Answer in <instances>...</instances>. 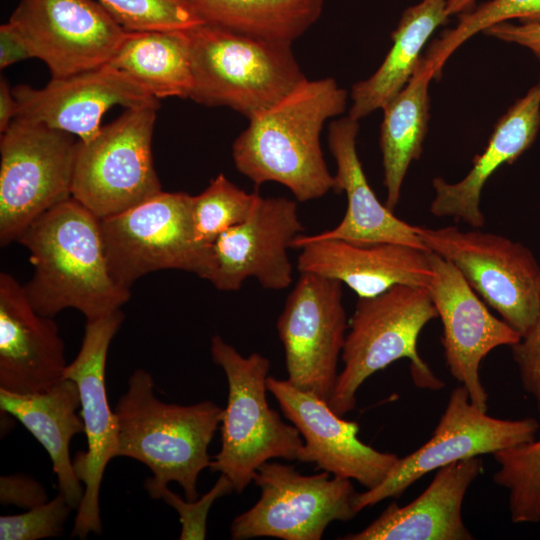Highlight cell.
Instances as JSON below:
<instances>
[{
	"mask_svg": "<svg viewBox=\"0 0 540 540\" xmlns=\"http://www.w3.org/2000/svg\"><path fill=\"white\" fill-rule=\"evenodd\" d=\"M123 320L121 309L86 320L80 350L64 374V378L72 379L78 385L88 444L87 451L78 452L73 460L75 473L84 485L71 532V537L79 539L102 532L100 487L105 468L112 458L117 457L118 449V423L108 402L105 369L110 343Z\"/></svg>",
	"mask_w": 540,
	"mask_h": 540,
	"instance_id": "5bb4252c",
	"label": "cell"
},
{
	"mask_svg": "<svg viewBox=\"0 0 540 540\" xmlns=\"http://www.w3.org/2000/svg\"><path fill=\"white\" fill-rule=\"evenodd\" d=\"M114 412L118 423L117 457L146 465L152 477L145 489L160 499L170 482L183 489L185 499L199 498L198 478L209 468L208 447L220 426L223 408L212 401L169 404L154 393V381L144 369L135 370Z\"/></svg>",
	"mask_w": 540,
	"mask_h": 540,
	"instance_id": "3957f363",
	"label": "cell"
},
{
	"mask_svg": "<svg viewBox=\"0 0 540 540\" xmlns=\"http://www.w3.org/2000/svg\"><path fill=\"white\" fill-rule=\"evenodd\" d=\"M475 0H446V9L449 16L468 12Z\"/></svg>",
	"mask_w": 540,
	"mask_h": 540,
	"instance_id": "60d3db41",
	"label": "cell"
},
{
	"mask_svg": "<svg viewBox=\"0 0 540 540\" xmlns=\"http://www.w3.org/2000/svg\"><path fill=\"white\" fill-rule=\"evenodd\" d=\"M157 109L128 108L94 138L78 140L71 195L99 219L162 191L151 149Z\"/></svg>",
	"mask_w": 540,
	"mask_h": 540,
	"instance_id": "52a82bcc",
	"label": "cell"
},
{
	"mask_svg": "<svg viewBox=\"0 0 540 540\" xmlns=\"http://www.w3.org/2000/svg\"><path fill=\"white\" fill-rule=\"evenodd\" d=\"M448 17L446 0H422L407 8L391 35L393 44L380 67L353 85L348 116L359 121L400 92L414 74L425 43Z\"/></svg>",
	"mask_w": 540,
	"mask_h": 540,
	"instance_id": "484cf974",
	"label": "cell"
},
{
	"mask_svg": "<svg viewBox=\"0 0 540 540\" xmlns=\"http://www.w3.org/2000/svg\"><path fill=\"white\" fill-rule=\"evenodd\" d=\"M540 428L532 417L495 418L475 406L468 390L457 386L431 438L414 452L400 457L395 468L378 486L357 493L354 507L361 510L402 494L424 475L450 463L494 454L535 439Z\"/></svg>",
	"mask_w": 540,
	"mask_h": 540,
	"instance_id": "7c38bea8",
	"label": "cell"
},
{
	"mask_svg": "<svg viewBox=\"0 0 540 540\" xmlns=\"http://www.w3.org/2000/svg\"><path fill=\"white\" fill-rule=\"evenodd\" d=\"M208 24L292 44L322 14L324 0H185Z\"/></svg>",
	"mask_w": 540,
	"mask_h": 540,
	"instance_id": "f1b7e54d",
	"label": "cell"
},
{
	"mask_svg": "<svg viewBox=\"0 0 540 540\" xmlns=\"http://www.w3.org/2000/svg\"><path fill=\"white\" fill-rule=\"evenodd\" d=\"M8 23L52 78L108 64L128 32L94 0H20Z\"/></svg>",
	"mask_w": 540,
	"mask_h": 540,
	"instance_id": "2e32d148",
	"label": "cell"
},
{
	"mask_svg": "<svg viewBox=\"0 0 540 540\" xmlns=\"http://www.w3.org/2000/svg\"><path fill=\"white\" fill-rule=\"evenodd\" d=\"M190 99L229 107L250 119L306 79L290 43L240 34L208 23L186 30Z\"/></svg>",
	"mask_w": 540,
	"mask_h": 540,
	"instance_id": "277c9868",
	"label": "cell"
},
{
	"mask_svg": "<svg viewBox=\"0 0 540 540\" xmlns=\"http://www.w3.org/2000/svg\"><path fill=\"white\" fill-rule=\"evenodd\" d=\"M234 491L231 481L223 474L214 486L202 497L188 501L166 487L160 496L173 507L181 523V540H203L206 538V521L209 509L216 499Z\"/></svg>",
	"mask_w": 540,
	"mask_h": 540,
	"instance_id": "e575fe53",
	"label": "cell"
},
{
	"mask_svg": "<svg viewBox=\"0 0 540 540\" xmlns=\"http://www.w3.org/2000/svg\"><path fill=\"white\" fill-rule=\"evenodd\" d=\"M297 269L340 281L358 298H371L396 285L428 287V252L394 242L354 244L329 239L298 244Z\"/></svg>",
	"mask_w": 540,
	"mask_h": 540,
	"instance_id": "44dd1931",
	"label": "cell"
},
{
	"mask_svg": "<svg viewBox=\"0 0 540 540\" xmlns=\"http://www.w3.org/2000/svg\"><path fill=\"white\" fill-rule=\"evenodd\" d=\"M485 35L528 48L540 62V22H502L483 31Z\"/></svg>",
	"mask_w": 540,
	"mask_h": 540,
	"instance_id": "74e56055",
	"label": "cell"
},
{
	"mask_svg": "<svg viewBox=\"0 0 540 540\" xmlns=\"http://www.w3.org/2000/svg\"><path fill=\"white\" fill-rule=\"evenodd\" d=\"M32 58L29 49L19 34L7 22L0 26V68Z\"/></svg>",
	"mask_w": 540,
	"mask_h": 540,
	"instance_id": "f35d334b",
	"label": "cell"
},
{
	"mask_svg": "<svg viewBox=\"0 0 540 540\" xmlns=\"http://www.w3.org/2000/svg\"><path fill=\"white\" fill-rule=\"evenodd\" d=\"M64 342L52 317L40 315L23 285L0 274V389L43 392L64 378Z\"/></svg>",
	"mask_w": 540,
	"mask_h": 540,
	"instance_id": "ffe728a7",
	"label": "cell"
},
{
	"mask_svg": "<svg viewBox=\"0 0 540 540\" xmlns=\"http://www.w3.org/2000/svg\"><path fill=\"white\" fill-rule=\"evenodd\" d=\"M260 498L234 518V540L274 537L283 540H320L334 521L355 517L357 492L350 479L323 471L303 475L295 466L267 461L253 475Z\"/></svg>",
	"mask_w": 540,
	"mask_h": 540,
	"instance_id": "30bf717a",
	"label": "cell"
},
{
	"mask_svg": "<svg viewBox=\"0 0 540 540\" xmlns=\"http://www.w3.org/2000/svg\"><path fill=\"white\" fill-rule=\"evenodd\" d=\"M540 129V75L537 82L517 99L494 126L484 151L476 155L468 174L455 183L441 177L432 181L435 197L430 212L436 217L463 220L481 228L485 217L480 209L485 183L503 164H513L528 150Z\"/></svg>",
	"mask_w": 540,
	"mask_h": 540,
	"instance_id": "cb8c5ba5",
	"label": "cell"
},
{
	"mask_svg": "<svg viewBox=\"0 0 540 540\" xmlns=\"http://www.w3.org/2000/svg\"><path fill=\"white\" fill-rule=\"evenodd\" d=\"M193 196L161 191L117 215L100 219L110 275L130 289L159 270L196 274L203 247L194 239Z\"/></svg>",
	"mask_w": 540,
	"mask_h": 540,
	"instance_id": "8fae6325",
	"label": "cell"
},
{
	"mask_svg": "<svg viewBox=\"0 0 540 540\" xmlns=\"http://www.w3.org/2000/svg\"><path fill=\"white\" fill-rule=\"evenodd\" d=\"M358 131V121L350 116L333 121L328 131L329 149L337 165L334 191H343L347 197L343 219L331 230L314 235L300 234L292 248L306 241L338 239L363 245L402 243L428 251L418 235V226L396 217L370 187L357 154Z\"/></svg>",
	"mask_w": 540,
	"mask_h": 540,
	"instance_id": "7402d4cb",
	"label": "cell"
},
{
	"mask_svg": "<svg viewBox=\"0 0 540 540\" xmlns=\"http://www.w3.org/2000/svg\"><path fill=\"white\" fill-rule=\"evenodd\" d=\"M18 118L44 124L78 137L94 138L101 120L114 105L159 107L158 99L124 72L106 64L66 77L52 78L43 88H12Z\"/></svg>",
	"mask_w": 540,
	"mask_h": 540,
	"instance_id": "d6986e66",
	"label": "cell"
},
{
	"mask_svg": "<svg viewBox=\"0 0 540 540\" xmlns=\"http://www.w3.org/2000/svg\"><path fill=\"white\" fill-rule=\"evenodd\" d=\"M17 242L30 252L34 272L23 287L40 315L73 308L93 320L130 299L110 275L100 219L72 197L36 218Z\"/></svg>",
	"mask_w": 540,
	"mask_h": 540,
	"instance_id": "7a4b0ae2",
	"label": "cell"
},
{
	"mask_svg": "<svg viewBox=\"0 0 540 540\" xmlns=\"http://www.w3.org/2000/svg\"><path fill=\"white\" fill-rule=\"evenodd\" d=\"M108 65L156 99L190 97L193 75L186 30L128 31Z\"/></svg>",
	"mask_w": 540,
	"mask_h": 540,
	"instance_id": "83f0119b",
	"label": "cell"
},
{
	"mask_svg": "<svg viewBox=\"0 0 540 540\" xmlns=\"http://www.w3.org/2000/svg\"><path fill=\"white\" fill-rule=\"evenodd\" d=\"M258 195L257 192H246L224 174H218L202 193L193 196L192 218L196 244L207 246L226 230L244 222Z\"/></svg>",
	"mask_w": 540,
	"mask_h": 540,
	"instance_id": "4dcf8cb0",
	"label": "cell"
},
{
	"mask_svg": "<svg viewBox=\"0 0 540 540\" xmlns=\"http://www.w3.org/2000/svg\"><path fill=\"white\" fill-rule=\"evenodd\" d=\"M267 389L303 438L299 462L313 463L318 470L355 480L366 490L378 486L395 468L398 455L363 443L358 438V423L337 415L328 402L287 379L270 375Z\"/></svg>",
	"mask_w": 540,
	"mask_h": 540,
	"instance_id": "ac0fdd59",
	"label": "cell"
},
{
	"mask_svg": "<svg viewBox=\"0 0 540 540\" xmlns=\"http://www.w3.org/2000/svg\"><path fill=\"white\" fill-rule=\"evenodd\" d=\"M210 351L225 373L228 397L220 423L221 447L209 468L225 475L241 494L261 464L273 458L297 460L304 441L299 430L269 406L268 358L256 352L245 357L219 335L212 337Z\"/></svg>",
	"mask_w": 540,
	"mask_h": 540,
	"instance_id": "8992f818",
	"label": "cell"
},
{
	"mask_svg": "<svg viewBox=\"0 0 540 540\" xmlns=\"http://www.w3.org/2000/svg\"><path fill=\"white\" fill-rule=\"evenodd\" d=\"M303 230L296 202L258 195L244 222L202 248L196 275L221 291H237L248 278L283 290L292 283L288 249Z\"/></svg>",
	"mask_w": 540,
	"mask_h": 540,
	"instance_id": "4fadbf2b",
	"label": "cell"
},
{
	"mask_svg": "<svg viewBox=\"0 0 540 540\" xmlns=\"http://www.w3.org/2000/svg\"><path fill=\"white\" fill-rule=\"evenodd\" d=\"M511 19H519L521 23L540 22V0H491L475 10L460 14L458 24L434 40L423 56L432 64L434 78L441 76L447 59L466 40Z\"/></svg>",
	"mask_w": 540,
	"mask_h": 540,
	"instance_id": "1f68e13d",
	"label": "cell"
},
{
	"mask_svg": "<svg viewBox=\"0 0 540 540\" xmlns=\"http://www.w3.org/2000/svg\"><path fill=\"white\" fill-rule=\"evenodd\" d=\"M483 470L472 457L437 469L425 491L405 506L392 502L367 527L342 540H471L462 505L466 492Z\"/></svg>",
	"mask_w": 540,
	"mask_h": 540,
	"instance_id": "603a6c76",
	"label": "cell"
},
{
	"mask_svg": "<svg viewBox=\"0 0 540 540\" xmlns=\"http://www.w3.org/2000/svg\"><path fill=\"white\" fill-rule=\"evenodd\" d=\"M78 385L63 378L49 389L31 394H16L0 389L1 410L18 419L46 449L57 476L58 489L69 505L79 507L84 494L82 482L70 458L71 439L85 431Z\"/></svg>",
	"mask_w": 540,
	"mask_h": 540,
	"instance_id": "d4e9b609",
	"label": "cell"
},
{
	"mask_svg": "<svg viewBox=\"0 0 540 540\" xmlns=\"http://www.w3.org/2000/svg\"><path fill=\"white\" fill-rule=\"evenodd\" d=\"M432 64L424 57L404 88L383 106L380 148L390 210L397 206L401 188L412 161L420 158L430 118L429 82Z\"/></svg>",
	"mask_w": 540,
	"mask_h": 540,
	"instance_id": "4316f807",
	"label": "cell"
},
{
	"mask_svg": "<svg viewBox=\"0 0 540 540\" xmlns=\"http://www.w3.org/2000/svg\"><path fill=\"white\" fill-rule=\"evenodd\" d=\"M428 257L432 277L427 288L442 322L446 364L451 375L468 390L471 402L487 411L481 362L493 349L516 344L521 335L489 311L451 262L432 251Z\"/></svg>",
	"mask_w": 540,
	"mask_h": 540,
	"instance_id": "e0dca14e",
	"label": "cell"
},
{
	"mask_svg": "<svg viewBox=\"0 0 540 540\" xmlns=\"http://www.w3.org/2000/svg\"><path fill=\"white\" fill-rule=\"evenodd\" d=\"M77 145L70 133L18 117L1 133V247L72 197Z\"/></svg>",
	"mask_w": 540,
	"mask_h": 540,
	"instance_id": "ba28073f",
	"label": "cell"
},
{
	"mask_svg": "<svg viewBox=\"0 0 540 540\" xmlns=\"http://www.w3.org/2000/svg\"><path fill=\"white\" fill-rule=\"evenodd\" d=\"M0 501L2 505H15L31 509L48 501L45 488L35 479L23 474L1 476Z\"/></svg>",
	"mask_w": 540,
	"mask_h": 540,
	"instance_id": "8d00e7d4",
	"label": "cell"
},
{
	"mask_svg": "<svg viewBox=\"0 0 540 540\" xmlns=\"http://www.w3.org/2000/svg\"><path fill=\"white\" fill-rule=\"evenodd\" d=\"M511 350L522 387L533 398L540 420V308L532 327Z\"/></svg>",
	"mask_w": 540,
	"mask_h": 540,
	"instance_id": "d590c367",
	"label": "cell"
},
{
	"mask_svg": "<svg viewBox=\"0 0 540 540\" xmlns=\"http://www.w3.org/2000/svg\"><path fill=\"white\" fill-rule=\"evenodd\" d=\"M18 104L8 82L1 78L0 81V132L3 133L16 118Z\"/></svg>",
	"mask_w": 540,
	"mask_h": 540,
	"instance_id": "ab89813d",
	"label": "cell"
},
{
	"mask_svg": "<svg viewBox=\"0 0 540 540\" xmlns=\"http://www.w3.org/2000/svg\"><path fill=\"white\" fill-rule=\"evenodd\" d=\"M127 31L188 30L205 23L185 0H98Z\"/></svg>",
	"mask_w": 540,
	"mask_h": 540,
	"instance_id": "d6a6232c",
	"label": "cell"
},
{
	"mask_svg": "<svg viewBox=\"0 0 540 540\" xmlns=\"http://www.w3.org/2000/svg\"><path fill=\"white\" fill-rule=\"evenodd\" d=\"M346 105L347 92L333 78H306L249 119L232 146L236 169L256 185L282 184L301 202L334 191L320 135L325 122Z\"/></svg>",
	"mask_w": 540,
	"mask_h": 540,
	"instance_id": "6da1fadb",
	"label": "cell"
},
{
	"mask_svg": "<svg viewBox=\"0 0 540 540\" xmlns=\"http://www.w3.org/2000/svg\"><path fill=\"white\" fill-rule=\"evenodd\" d=\"M438 317L428 288L396 285L371 298H358L348 322L341 359L343 370L328 401L344 416L356 406V394L372 374L391 363L408 358L414 384L438 390L444 386L418 353L421 330Z\"/></svg>",
	"mask_w": 540,
	"mask_h": 540,
	"instance_id": "5b68a950",
	"label": "cell"
},
{
	"mask_svg": "<svg viewBox=\"0 0 540 540\" xmlns=\"http://www.w3.org/2000/svg\"><path fill=\"white\" fill-rule=\"evenodd\" d=\"M348 327L342 283L300 273L277 320L287 380L328 402Z\"/></svg>",
	"mask_w": 540,
	"mask_h": 540,
	"instance_id": "9a60e30c",
	"label": "cell"
},
{
	"mask_svg": "<svg viewBox=\"0 0 540 540\" xmlns=\"http://www.w3.org/2000/svg\"><path fill=\"white\" fill-rule=\"evenodd\" d=\"M499 464L493 481L508 491L513 523L540 522V439L493 454Z\"/></svg>",
	"mask_w": 540,
	"mask_h": 540,
	"instance_id": "f546056e",
	"label": "cell"
},
{
	"mask_svg": "<svg viewBox=\"0 0 540 540\" xmlns=\"http://www.w3.org/2000/svg\"><path fill=\"white\" fill-rule=\"evenodd\" d=\"M73 508L62 493L18 515L0 517L1 540H38L59 537Z\"/></svg>",
	"mask_w": 540,
	"mask_h": 540,
	"instance_id": "836d02e7",
	"label": "cell"
},
{
	"mask_svg": "<svg viewBox=\"0 0 540 540\" xmlns=\"http://www.w3.org/2000/svg\"><path fill=\"white\" fill-rule=\"evenodd\" d=\"M428 249L451 262L471 288L523 336L540 308V264L520 242L456 226L417 227Z\"/></svg>",
	"mask_w": 540,
	"mask_h": 540,
	"instance_id": "9c48e42d",
	"label": "cell"
}]
</instances>
